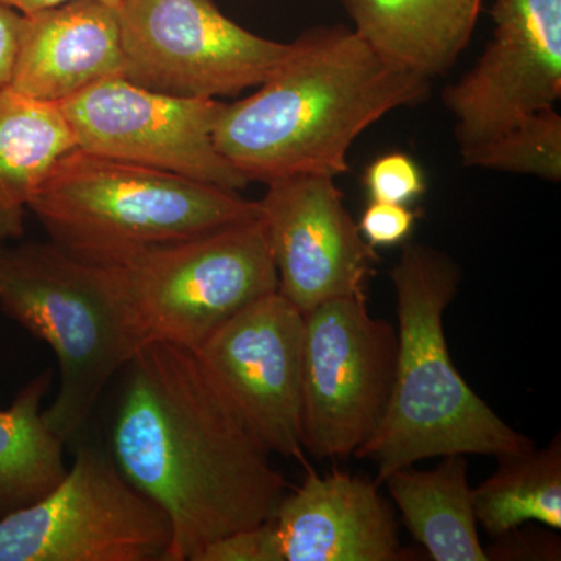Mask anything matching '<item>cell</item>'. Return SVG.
<instances>
[{
	"instance_id": "obj_1",
	"label": "cell",
	"mask_w": 561,
	"mask_h": 561,
	"mask_svg": "<svg viewBox=\"0 0 561 561\" xmlns=\"http://www.w3.org/2000/svg\"><path fill=\"white\" fill-rule=\"evenodd\" d=\"M122 371L110 456L168 516L165 561H195L210 542L267 522L286 479L210 387L194 353L149 342Z\"/></svg>"
},
{
	"instance_id": "obj_2",
	"label": "cell",
	"mask_w": 561,
	"mask_h": 561,
	"mask_svg": "<svg viewBox=\"0 0 561 561\" xmlns=\"http://www.w3.org/2000/svg\"><path fill=\"white\" fill-rule=\"evenodd\" d=\"M225 103L214 142L249 181L350 171L354 140L391 111L420 105L431 80L391 65L354 28L320 25L291 41L279 68Z\"/></svg>"
},
{
	"instance_id": "obj_3",
	"label": "cell",
	"mask_w": 561,
	"mask_h": 561,
	"mask_svg": "<svg viewBox=\"0 0 561 561\" xmlns=\"http://www.w3.org/2000/svg\"><path fill=\"white\" fill-rule=\"evenodd\" d=\"M397 295L398 351L381 423L357 451L376 465L375 481L421 460L507 456L534 448L461 378L449 354L443 316L457 297L460 268L443 251L405 242L390 272Z\"/></svg>"
},
{
	"instance_id": "obj_4",
	"label": "cell",
	"mask_w": 561,
	"mask_h": 561,
	"mask_svg": "<svg viewBox=\"0 0 561 561\" xmlns=\"http://www.w3.org/2000/svg\"><path fill=\"white\" fill-rule=\"evenodd\" d=\"M28 210L51 243L99 267L261 217L239 192L80 149L54 165Z\"/></svg>"
},
{
	"instance_id": "obj_5",
	"label": "cell",
	"mask_w": 561,
	"mask_h": 561,
	"mask_svg": "<svg viewBox=\"0 0 561 561\" xmlns=\"http://www.w3.org/2000/svg\"><path fill=\"white\" fill-rule=\"evenodd\" d=\"M0 311L47 343L60 387L44 416L69 443L87 430L103 391L146 345L116 272L49 242H0Z\"/></svg>"
},
{
	"instance_id": "obj_6",
	"label": "cell",
	"mask_w": 561,
	"mask_h": 561,
	"mask_svg": "<svg viewBox=\"0 0 561 561\" xmlns=\"http://www.w3.org/2000/svg\"><path fill=\"white\" fill-rule=\"evenodd\" d=\"M146 343L195 350L251 302L278 290L261 217L111 267Z\"/></svg>"
},
{
	"instance_id": "obj_7",
	"label": "cell",
	"mask_w": 561,
	"mask_h": 561,
	"mask_svg": "<svg viewBox=\"0 0 561 561\" xmlns=\"http://www.w3.org/2000/svg\"><path fill=\"white\" fill-rule=\"evenodd\" d=\"M171 540L165 513L92 445L46 496L0 519V561H165Z\"/></svg>"
},
{
	"instance_id": "obj_8",
	"label": "cell",
	"mask_w": 561,
	"mask_h": 561,
	"mask_svg": "<svg viewBox=\"0 0 561 561\" xmlns=\"http://www.w3.org/2000/svg\"><path fill=\"white\" fill-rule=\"evenodd\" d=\"M398 334L371 316L365 294L305 312L301 443L316 459H348L381 423L397 365Z\"/></svg>"
},
{
	"instance_id": "obj_9",
	"label": "cell",
	"mask_w": 561,
	"mask_h": 561,
	"mask_svg": "<svg viewBox=\"0 0 561 561\" xmlns=\"http://www.w3.org/2000/svg\"><path fill=\"white\" fill-rule=\"evenodd\" d=\"M124 79L162 94L217 99L257 88L290 43L262 38L214 0H121Z\"/></svg>"
},
{
	"instance_id": "obj_10",
	"label": "cell",
	"mask_w": 561,
	"mask_h": 561,
	"mask_svg": "<svg viewBox=\"0 0 561 561\" xmlns=\"http://www.w3.org/2000/svg\"><path fill=\"white\" fill-rule=\"evenodd\" d=\"M77 149L241 192L250 181L214 142L225 103L146 90L124 77L92 84L60 103Z\"/></svg>"
},
{
	"instance_id": "obj_11",
	"label": "cell",
	"mask_w": 561,
	"mask_h": 561,
	"mask_svg": "<svg viewBox=\"0 0 561 561\" xmlns=\"http://www.w3.org/2000/svg\"><path fill=\"white\" fill-rule=\"evenodd\" d=\"M305 313L278 290L192 350L221 401L271 454L309 468L301 443Z\"/></svg>"
},
{
	"instance_id": "obj_12",
	"label": "cell",
	"mask_w": 561,
	"mask_h": 561,
	"mask_svg": "<svg viewBox=\"0 0 561 561\" xmlns=\"http://www.w3.org/2000/svg\"><path fill=\"white\" fill-rule=\"evenodd\" d=\"M482 57L443 92L459 150L511 130L561 98V0H494Z\"/></svg>"
},
{
	"instance_id": "obj_13",
	"label": "cell",
	"mask_w": 561,
	"mask_h": 561,
	"mask_svg": "<svg viewBox=\"0 0 561 561\" xmlns=\"http://www.w3.org/2000/svg\"><path fill=\"white\" fill-rule=\"evenodd\" d=\"M261 220L278 273V291L302 313L365 294L379 256L362 238L332 176L297 173L268 181Z\"/></svg>"
},
{
	"instance_id": "obj_14",
	"label": "cell",
	"mask_w": 561,
	"mask_h": 561,
	"mask_svg": "<svg viewBox=\"0 0 561 561\" xmlns=\"http://www.w3.org/2000/svg\"><path fill=\"white\" fill-rule=\"evenodd\" d=\"M283 561L408 560L379 483L335 471L308 476L272 515Z\"/></svg>"
},
{
	"instance_id": "obj_15",
	"label": "cell",
	"mask_w": 561,
	"mask_h": 561,
	"mask_svg": "<svg viewBox=\"0 0 561 561\" xmlns=\"http://www.w3.org/2000/svg\"><path fill=\"white\" fill-rule=\"evenodd\" d=\"M124 73L116 7L102 0H69L22 16L11 90L60 105L99 81Z\"/></svg>"
},
{
	"instance_id": "obj_16",
	"label": "cell",
	"mask_w": 561,
	"mask_h": 561,
	"mask_svg": "<svg viewBox=\"0 0 561 561\" xmlns=\"http://www.w3.org/2000/svg\"><path fill=\"white\" fill-rule=\"evenodd\" d=\"M354 31L382 58L426 80L471 43L485 0H342Z\"/></svg>"
},
{
	"instance_id": "obj_17",
	"label": "cell",
	"mask_w": 561,
	"mask_h": 561,
	"mask_svg": "<svg viewBox=\"0 0 561 561\" xmlns=\"http://www.w3.org/2000/svg\"><path fill=\"white\" fill-rule=\"evenodd\" d=\"M77 139L61 106L7 88L0 92V242L24 236L25 213Z\"/></svg>"
},
{
	"instance_id": "obj_18",
	"label": "cell",
	"mask_w": 561,
	"mask_h": 561,
	"mask_svg": "<svg viewBox=\"0 0 561 561\" xmlns=\"http://www.w3.org/2000/svg\"><path fill=\"white\" fill-rule=\"evenodd\" d=\"M413 540L434 561H489L478 534L467 456L443 457L434 470L401 468L383 479Z\"/></svg>"
},
{
	"instance_id": "obj_19",
	"label": "cell",
	"mask_w": 561,
	"mask_h": 561,
	"mask_svg": "<svg viewBox=\"0 0 561 561\" xmlns=\"http://www.w3.org/2000/svg\"><path fill=\"white\" fill-rule=\"evenodd\" d=\"M50 387L51 371H43L0 411V519L35 504L68 472L66 443L44 416Z\"/></svg>"
},
{
	"instance_id": "obj_20",
	"label": "cell",
	"mask_w": 561,
	"mask_h": 561,
	"mask_svg": "<svg viewBox=\"0 0 561 561\" xmlns=\"http://www.w3.org/2000/svg\"><path fill=\"white\" fill-rule=\"evenodd\" d=\"M497 468L472 489L476 519L491 538L526 523L561 530V440L546 448L496 457Z\"/></svg>"
},
{
	"instance_id": "obj_21",
	"label": "cell",
	"mask_w": 561,
	"mask_h": 561,
	"mask_svg": "<svg viewBox=\"0 0 561 561\" xmlns=\"http://www.w3.org/2000/svg\"><path fill=\"white\" fill-rule=\"evenodd\" d=\"M468 168L561 180V116L556 108L538 111L481 146L460 151Z\"/></svg>"
},
{
	"instance_id": "obj_22",
	"label": "cell",
	"mask_w": 561,
	"mask_h": 561,
	"mask_svg": "<svg viewBox=\"0 0 561 561\" xmlns=\"http://www.w3.org/2000/svg\"><path fill=\"white\" fill-rule=\"evenodd\" d=\"M364 186L370 202L409 206L426 192V179L413 158L401 151H390L368 164Z\"/></svg>"
},
{
	"instance_id": "obj_23",
	"label": "cell",
	"mask_w": 561,
	"mask_h": 561,
	"mask_svg": "<svg viewBox=\"0 0 561 561\" xmlns=\"http://www.w3.org/2000/svg\"><path fill=\"white\" fill-rule=\"evenodd\" d=\"M195 561H283L272 516L210 542Z\"/></svg>"
},
{
	"instance_id": "obj_24",
	"label": "cell",
	"mask_w": 561,
	"mask_h": 561,
	"mask_svg": "<svg viewBox=\"0 0 561 561\" xmlns=\"http://www.w3.org/2000/svg\"><path fill=\"white\" fill-rule=\"evenodd\" d=\"M419 210L398 203L370 202L362 213L359 231L373 249L394 247L408 241L419 220Z\"/></svg>"
},
{
	"instance_id": "obj_25",
	"label": "cell",
	"mask_w": 561,
	"mask_h": 561,
	"mask_svg": "<svg viewBox=\"0 0 561 561\" xmlns=\"http://www.w3.org/2000/svg\"><path fill=\"white\" fill-rule=\"evenodd\" d=\"M21 24L22 14L0 3V92L10 88Z\"/></svg>"
},
{
	"instance_id": "obj_26",
	"label": "cell",
	"mask_w": 561,
	"mask_h": 561,
	"mask_svg": "<svg viewBox=\"0 0 561 561\" xmlns=\"http://www.w3.org/2000/svg\"><path fill=\"white\" fill-rule=\"evenodd\" d=\"M69 2V0H0V3L9 7V9L18 11L22 16L28 14L39 13V11L54 9V7L61 5V3ZM102 2L110 3L113 7H119L121 0H102Z\"/></svg>"
}]
</instances>
